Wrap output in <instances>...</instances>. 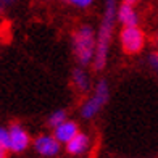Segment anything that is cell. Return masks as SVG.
Masks as SVG:
<instances>
[{
  "label": "cell",
  "mask_w": 158,
  "mask_h": 158,
  "mask_svg": "<svg viewBox=\"0 0 158 158\" xmlns=\"http://www.w3.org/2000/svg\"><path fill=\"white\" fill-rule=\"evenodd\" d=\"M116 19H118V0H105V10L97 34V48H95V58H94L95 69H103L106 64L113 27Z\"/></svg>",
  "instance_id": "obj_1"
},
{
  "label": "cell",
  "mask_w": 158,
  "mask_h": 158,
  "mask_svg": "<svg viewBox=\"0 0 158 158\" xmlns=\"http://www.w3.org/2000/svg\"><path fill=\"white\" fill-rule=\"evenodd\" d=\"M95 48H97V40L94 29L90 26L77 27V31H74L73 34V52L81 66H87V64L94 63Z\"/></svg>",
  "instance_id": "obj_2"
},
{
  "label": "cell",
  "mask_w": 158,
  "mask_h": 158,
  "mask_svg": "<svg viewBox=\"0 0 158 158\" xmlns=\"http://www.w3.org/2000/svg\"><path fill=\"white\" fill-rule=\"evenodd\" d=\"M108 97H110V89H108V84L105 81H100L95 87V92L90 98H87L81 106V116L85 119H90L94 118L95 114L103 108V105L108 102Z\"/></svg>",
  "instance_id": "obj_3"
},
{
  "label": "cell",
  "mask_w": 158,
  "mask_h": 158,
  "mask_svg": "<svg viewBox=\"0 0 158 158\" xmlns=\"http://www.w3.org/2000/svg\"><path fill=\"white\" fill-rule=\"evenodd\" d=\"M119 39H121V47L129 55L139 53L145 45V35L137 26H124V29L119 34Z\"/></svg>",
  "instance_id": "obj_4"
},
{
  "label": "cell",
  "mask_w": 158,
  "mask_h": 158,
  "mask_svg": "<svg viewBox=\"0 0 158 158\" xmlns=\"http://www.w3.org/2000/svg\"><path fill=\"white\" fill-rule=\"evenodd\" d=\"M8 131H10V150L15 153L24 152L31 143L29 134L26 132V129L15 123L8 127Z\"/></svg>",
  "instance_id": "obj_5"
},
{
  "label": "cell",
  "mask_w": 158,
  "mask_h": 158,
  "mask_svg": "<svg viewBox=\"0 0 158 158\" xmlns=\"http://www.w3.org/2000/svg\"><path fill=\"white\" fill-rule=\"evenodd\" d=\"M34 148L42 156H55L60 152V140L55 135H39L34 140Z\"/></svg>",
  "instance_id": "obj_6"
},
{
  "label": "cell",
  "mask_w": 158,
  "mask_h": 158,
  "mask_svg": "<svg viewBox=\"0 0 158 158\" xmlns=\"http://www.w3.org/2000/svg\"><path fill=\"white\" fill-rule=\"evenodd\" d=\"M79 132V127L74 121H63L61 124L53 127V135L60 140V143H68Z\"/></svg>",
  "instance_id": "obj_7"
},
{
  "label": "cell",
  "mask_w": 158,
  "mask_h": 158,
  "mask_svg": "<svg viewBox=\"0 0 158 158\" xmlns=\"http://www.w3.org/2000/svg\"><path fill=\"white\" fill-rule=\"evenodd\" d=\"M89 145H90V140H89L87 135L84 132H77L74 137L66 143V152L71 153V155H82V153L87 152Z\"/></svg>",
  "instance_id": "obj_8"
},
{
  "label": "cell",
  "mask_w": 158,
  "mask_h": 158,
  "mask_svg": "<svg viewBox=\"0 0 158 158\" xmlns=\"http://www.w3.org/2000/svg\"><path fill=\"white\" fill-rule=\"evenodd\" d=\"M118 21L123 26H137L139 16H137V11L134 10V5L123 2V5L118 6Z\"/></svg>",
  "instance_id": "obj_9"
},
{
  "label": "cell",
  "mask_w": 158,
  "mask_h": 158,
  "mask_svg": "<svg viewBox=\"0 0 158 158\" xmlns=\"http://www.w3.org/2000/svg\"><path fill=\"white\" fill-rule=\"evenodd\" d=\"M73 84L77 90L85 92L90 87V81H89V76L87 73L84 71V68H76L73 71Z\"/></svg>",
  "instance_id": "obj_10"
},
{
  "label": "cell",
  "mask_w": 158,
  "mask_h": 158,
  "mask_svg": "<svg viewBox=\"0 0 158 158\" xmlns=\"http://www.w3.org/2000/svg\"><path fill=\"white\" fill-rule=\"evenodd\" d=\"M63 121H66V111L64 110H56L50 114L48 118V126L50 127H56L58 124H61Z\"/></svg>",
  "instance_id": "obj_11"
},
{
  "label": "cell",
  "mask_w": 158,
  "mask_h": 158,
  "mask_svg": "<svg viewBox=\"0 0 158 158\" xmlns=\"http://www.w3.org/2000/svg\"><path fill=\"white\" fill-rule=\"evenodd\" d=\"M0 145L10 148V131L0 126Z\"/></svg>",
  "instance_id": "obj_12"
},
{
  "label": "cell",
  "mask_w": 158,
  "mask_h": 158,
  "mask_svg": "<svg viewBox=\"0 0 158 158\" xmlns=\"http://www.w3.org/2000/svg\"><path fill=\"white\" fill-rule=\"evenodd\" d=\"M66 2L69 5L76 6V8H87V6H90L94 3V0H66Z\"/></svg>",
  "instance_id": "obj_13"
},
{
  "label": "cell",
  "mask_w": 158,
  "mask_h": 158,
  "mask_svg": "<svg viewBox=\"0 0 158 158\" xmlns=\"http://www.w3.org/2000/svg\"><path fill=\"white\" fill-rule=\"evenodd\" d=\"M148 63H150V66H152L155 71H158V52H153L152 55H150Z\"/></svg>",
  "instance_id": "obj_14"
},
{
  "label": "cell",
  "mask_w": 158,
  "mask_h": 158,
  "mask_svg": "<svg viewBox=\"0 0 158 158\" xmlns=\"http://www.w3.org/2000/svg\"><path fill=\"white\" fill-rule=\"evenodd\" d=\"M8 150H10V148L0 145V158H6V156H8Z\"/></svg>",
  "instance_id": "obj_15"
},
{
  "label": "cell",
  "mask_w": 158,
  "mask_h": 158,
  "mask_svg": "<svg viewBox=\"0 0 158 158\" xmlns=\"http://www.w3.org/2000/svg\"><path fill=\"white\" fill-rule=\"evenodd\" d=\"M123 2H124V3H129V5H135L139 0H123Z\"/></svg>",
  "instance_id": "obj_16"
},
{
  "label": "cell",
  "mask_w": 158,
  "mask_h": 158,
  "mask_svg": "<svg viewBox=\"0 0 158 158\" xmlns=\"http://www.w3.org/2000/svg\"><path fill=\"white\" fill-rule=\"evenodd\" d=\"M2 2L5 3V6H8V5H11L13 2H16V0H2Z\"/></svg>",
  "instance_id": "obj_17"
},
{
  "label": "cell",
  "mask_w": 158,
  "mask_h": 158,
  "mask_svg": "<svg viewBox=\"0 0 158 158\" xmlns=\"http://www.w3.org/2000/svg\"><path fill=\"white\" fill-rule=\"evenodd\" d=\"M155 44H156V45H158V34H156V35H155Z\"/></svg>",
  "instance_id": "obj_18"
},
{
  "label": "cell",
  "mask_w": 158,
  "mask_h": 158,
  "mask_svg": "<svg viewBox=\"0 0 158 158\" xmlns=\"http://www.w3.org/2000/svg\"><path fill=\"white\" fill-rule=\"evenodd\" d=\"M40 2H47V0H40Z\"/></svg>",
  "instance_id": "obj_19"
}]
</instances>
